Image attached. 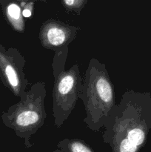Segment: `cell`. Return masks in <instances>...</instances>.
Segmentation results:
<instances>
[{
    "instance_id": "obj_1",
    "label": "cell",
    "mask_w": 151,
    "mask_h": 152,
    "mask_svg": "<svg viewBox=\"0 0 151 152\" xmlns=\"http://www.w3.org/2000/svg\"><path fill=\"white\" fill-rule=\"evenodd\" d=\"M143 101L140 94L127 91L112 108L102 134L112 152H139L144 145L147 132L142 117Z\"/></svg>"
},
{
    "instance_id": "obj_2",
    "label": "cell",
    "mask_w": 151,
    "mask_h": 152,
    "mask_svg": "<svg viewBox=\"0 0 151 152\" xmlns=\"http://www.w3.org/2000/svg\"><path fill=\"white\" fill-rule=\"evenodd\" d=\"M85 109L83 122L90 130L99 132L109 117L115 102V92L105 64L96 58L89 62L79 95Z\"/></svg>"
},
{
    "instance_id": "obj_3",
    "label": "cell",
    "mask_w": 151,
    "mask_h": 152,
    "mask_svg": "<svg viewBox=\"0 0 151 152\" xmlns=\"http://www.w3.org/2000/svg\"><path fill=\"white\" fill-rule=\"evenodd\" d=\"M46 95L45 83H33L19 102L9 107L1 116L3 124L24 140L27 148L33 146L31 137L44 126L47 118L44 106Z\"/></svg>"
},
{
    "instance_id": "obj_4",
    "label": "cell",
    "mask_w": 151,
    "mask_h": 152,
    "mask_svg": "<svg viewBox=\"0 0 151 152\" xmlns=\"http://www.w3.org/2000/svg\"><path fill=\"white\" fill-rule=\"evenodd\" d=\"M68 53L69 48L55 52L52 62L54 78L52 110L54 125L57 129L61 128L76 108L82 88L83 77L78 64L65 70Z\"/></svg>"
},
{
    "instance_id": "obj_5",
    "label": "cell",
    "mask_w": 151,
    "mask_h": 152,
    "mask_svg": "<svg viewBox=\"0 0 151 152\" xmlns=\"http://www.w3.org/2000/svg\"><path fill=\"white\" fill-rule=\"evenodd\" d=\"M25 62V57L16 48H6L0 44V80L19 99L28 90L29 85L24 71Z\"/></svg>"
},
{
    "instance_id": "obj_6",
    "label": "cell",
    "mask_w": 151,
    "mask_h": 152,
    "mask_svg": "<svg viewBox=\"0 0 151 152\" xmlns=\"http://www.w3.org/2000/svg\"><path fill=\"white\" fill-rule=\"evenodd\" d=\"M79 27L69 25L60 20L50 19L44 21L40 28L38 38L44 48L56 52L69 48L76 39Z\"/></svg>"
},
{
    "instance_id": "obj_7",
    "label": "cell",
    "mask_w": 151,
    "mask_h": 152,
    "mask_svg": "<svg viewBox=\"0 0 151 152\" xmlns=\"http://www.w3.org/2000/svg\"><path fill=\"white\" fill-rule=\"evenodd\" d=\"M0 5L3 16L12 29L20 34L25 32V22L20 2L16 0H0Z\"/></svg>"
},
{
    "instance_id": "obj_8",
    "label": "cell",
    "mask_w": 151,
    "mask_h": 152,
    "mask_svg": "<svg viewBox=\"0 0 151 152\" xmlns=\"http://www.w3.org/2000/svg\"><path fill=\"white\" fill-rule=\"evenodd\" d=\"M53 152H95L84 140L65 138L59 141Z\"/></svg>"
},
{
    "instance_id": "obj_9",
    "label": "cell",
    "mask_w": 151,
    "mask_h": 152,
    "mask_svg": "<svg viewBox=\"0 0 151 152\" xmlns=\"http://www.w3.org/2000/svg\"><path fill=\"white\" fill-rule=\"evenodd\" d=\"M88 0H61L62 6L68 13H73L76 15L81 14L87 4Z\"/></svg>"
},
{
    "instance_id": "obj_10",
    "label": "cell",
    "mask_w": 151,
    "mask_h": 152,
    "mask_svg": "<svg viewBox=\"0 0 151 152\" xmlns=\"http://www.w3.org/2000/svg\"><path fill=\"white\" fill-rule=\"evenodd\" d=\"M34 1H21L20 5L22 8V15L24 18H30L32 16L34 10Z\"/></svg>"
},
{
    "instance_id": "obj_11",
    "label": "cell",
    "mask_w": 151,
    "mask_h": 152,
    "mask_svg": "<svg viewBox=\"0 0 151 152\" xmlns=\"http://www.w3.org/2000/svg\"><path fill=\"white\" fill-rule=\"evenodd\" d=\"M16 1H19V2H21V1H41V2L43 3H46L47 2V0H16Z\"/></svg>"
}]
</instances>
